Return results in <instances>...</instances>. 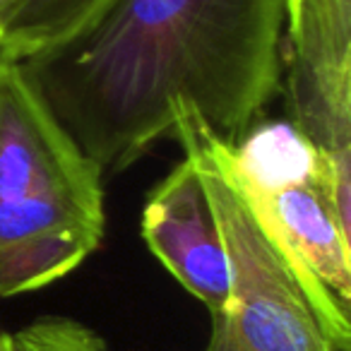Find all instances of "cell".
I'll return each mask as SVG.
<instances>
[{
    "instance_id": "6da1fadb",
    "label": "cell",
    "mask_w": 351,
    "mask_h": 351,
    "mask_svg": "<svg viewBox=\"0 0 351 351\" xmlns=\"http://www.w3.org/2000/svg\"><path fill=\"white\" fill-rule=\"evenodd\" d=\"M284 32V0H111L22 68L106 176L171 137V104L236 145L282 89Z\"/></svg>"
},
{
    "instance_id": "7a4b0ae2",
    "label": "cell",
    "mask_w": 351,
    "mask_h": 351,
    "mask_svg": "<svg viewBox=\"0 0 351 351\" xmlns=\"http://www.w3.org/2000/svg\"><path fill=\"white\" fill-rule=\"evenodd\" d=\"M104 173L20 60L0 56V298L60 282L101 245Z\"/></svg>"
},
{
    "instance_id": "3957f363",
    "label": "cell",
    "mask_w": 351,
    "mask_h": 351,
    "mask_svg": "<svg viewBox=\"0 0 351 351\" xmlns=\"http://www.w3.org/2000/svg\"><path fill=\"white\" fill-rule=\"evenodd\" d=\"M171 137L197 166L229 255V301L212 315L205 351H346L327 330L239 186L231 142L188 104H171Z\"/></svg>"
},
{
    "instance_id": "277c9868",
    "label": "cell",
    "mask_w": 351,
    "mask_h": 351,
    "mask_svg": "<svg viewBox=\"0 0 351 351\" xmlns=\"http://www.w3.org/2000/svg\"><path fill=\"white\" fill-rule=\"evenodd\" d=\"M231 161L260 224L351 351V224L332 205L315 149L289 123H267L231 145Z\"/></svg>"
},
{
    "instance_id": "5b68a950",
    "label": "cell",
    "mask_w": 351,
    "mask_h": 351,
    "mask_svg": "<svg viewBox=\"0 0 351 351\" xmlns=\"http://www.w3.org/2000/svg\"><path fill=\"white\" fill-rule=\"evenodd\" d=\"M140 234L156 260L212 315L229 301V255L200 171L183 156L152 188Z\"/></svg>"
},
{
    "instance_id": "8992f818",
    "label": "cell",
    "mask_w": 351,
    "mask_h": 351,
    "mask_svg": "<svg viewBox=\"0 0 351 351\" xmlns=\"http://www.w3.org/2000/svg\"><path fill=\"white\" fill-rule=\"evenodd\" d=\"M287 82L351 101V0H284Z\"/></svg>"
},
{
    "instance_id": "52a82bcc",
    "label": "cell",
    "mask_w": 351,
    "mask_h": 351,
    "mask_svg": "<svg viewBox=\"0 0 351 351\" xmlns=\"http://www.w3.org/2000/svg\"><path fill=\"white\" fill-rule=\"evenodd\" d=\"M111 0H0V56H44L84 32Z\"/></svg>"
},
{
    "instance_id": "ba28073f",
    "label": "cell",
    "mask_w": 351,
    "mask_h": 351,
    "mask_svg": "<svg viewBox=\"0 0 351 351\" xmlns=\"http://www.w3.org/2000/svg\"><path fill=\"white\" fill-rule=\"evenodd\" d=\"M0 351H111L101 335L65 315H44L20 330L3 332Z\"/></svg>"
},
{
    "instance_id": "9c48e42d",
    "label": "cell",
    "mask_w": 351,
    "mask_h": 351,
    "mask_svg": "<svg viewBox=\"0 0 351 351\" xmlns=\"http://www.w3.org/2000/svg\"><path fill=\"white\" fill-rule=\"evenodd\" d=\"M0 349H3V330H0Z\"/></svg>"
}]
</instances>
